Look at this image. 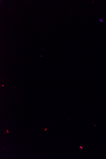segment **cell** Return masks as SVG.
I'll return each instance as SVG.
<instances>
[{"label":"cell","mask_w":106,"mask_h":159,"mask_svg":"<svg viewBox=\"0 0 106 159\" xmlns=\"http://www.w3.org/2000/svg\"><path fill=\"white\" fill-rule=\"evenodd\" d=\"M7 132L9 134V132H8V131L7 129Z\"/></svg>","instance_id":"cell-1"},{"label":"cell","mask_w":106,"mask_h":159,"mask_svg":"<svg viewBox=\"0 0 106 159\" xmlns=\"http://www.w3.org/2000/svg\"><path fill=\"white\" fill-rule=\"evenodd\" d=\"M47 129V128H46V129H45V131H46V130Z\"/></svg>","instance_id":"cell-2"}]
</instances>
